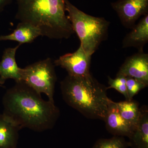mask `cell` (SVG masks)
<instances>
[{
  "label": "cell",
  "instance_id": "cell-1",
  "mask_svg": "<svg viewBox=\"0 0 148 148\" xmlns=\"http://www.w3.org/2000/svg\"><path fill=\"white\" fill-rule=\"evenodd\" d=\"M3 114L20 129L36 132L52 129L60 116L54 103L46 101L24 82H16L7 90L3 98Z\"/></svg>",
  "mask_w": 148,
  "mask_h": 148
},
{
  "label": "cell",
  "instance_id": "cell-2",
  "mask_svg": "<svg viewBox=\"0 0 148 148\" xmlns=\"http://www.w3.org/2000/svg\"><path fill=\"white\" fill-rule=\"evenodd\" d=\"M15 18L39 29L51 39L69 38L74 33L66 14V0H16Z\"/></svg>",
  "mask_w": 148,
  "mask_h": 148
},
{
  "label": "cell",
  "instance_id": "cell-3",
  "mask_svg": "<svg viewBox=\"0 0 148 148\" xmlns=\"http://www.w3.org/2000/svg\"><path fill=\"white\" fill-rule=\"evenodd\" d=\"M63 99L86 118L104 121L112 102L107 87L90 74L82 77L68 75L60 83Z\"/></svg>",
  "mask_w": 148,
  "mask_h": 148
},
{
  "label": "cell",
  "instance_id": "cell-4",
  "mask_svg": "<svg viewBox=\"0 0 148 148\" xmlns=\"http://www.w3.org/2000/svg\"><path fill=\"white\" fill-rule=\"evenodd\" d=\"M66 10L74 33L80 41L83 49L92 56L101 42L107 39L110 22L103 17L85 13L66 0Z\"/></svg>",
  "mask_w": 148,
  "mask_h": 148
},
{
  "label": "cell",
  "instance_id": "cell-5",
  "mask_svg": "<svg viewBox=\"0 0 148 148\" xmlns=\"http://www.w3.org/2000/svg\"><path fill=\"white\" fill-rule=\"evenodd\" d=\"M53 63L47 58L21 69V81L41 95L44 93L48 101L54 103L55 84L57 81Z\"/></svg>",
  "mask_w": 148,
  "mask_h": 148
},
{
  "label": "cell",
  "instance_id": "cell-6",
  "mask_svg": "<svg viewBox=\"0 0 148 148\" xmlns=\"http://www.w3.org/2000/svg\"><path fill=\"white\" fill-rule=\"evenodd\" d=\"M111 5L127 29H132L141 16L148 14V0H118Z\"/></svg>",
  "mask_w": 148,
  "mask_h": 148
},
{
  "label": "cell",
  "instance_id": "cell-7",
  "mask_svg": "<svg viewBox=\"0 0 148 148\" xmlns=\"http://www.w3.org/2000/svg\"><path fill=\"white\" fill-rule=\"evenodd\" d=\"M91 56L86 53L80 45L75 51L66 53L54 61V66H60L66 70L68 75L82 77L90 75Z\"/></svg>",
  "mask_w": 148,
  "mask_h": 148
},
{
  "label": "cell",
  "instance_id": "cell-8",
  "mask_svg": "<svg viewBox=\"0 0 148 148\" xmlns=\"http://www.w3.org/2000/svg\"><path fill=\"white\" fill-rule=\"evenodd\" d=\"M116 75L131 77L148 85V54L138 51L127 57Z\"/></svg>",
  "mask_w": 148,
  "mask_h": 148
},
{
  "label": "cell",
  "instance_id": "cell-9",
  "mask_svg": "<svg viewBox=\"0 0 148 148\" xmlns=\"http://www.w3.org/2000/svg\"><path fill=\"white\" fill-rule=\"evenodd\" d=\"M104 121L107 130L114 136L129 138L135 130L123 118L115 102L112 101L109 106Z\"/></svg>",
  "mask_w": 148,
  "mask_h": 148
},
{
  "label": "cell",
  "instance_id": "cell-10",
  "mask_svg": "<svg viewBox=\"0 0 148 148\" xmlns=\"http://www.w3.org/2000/svg\"><path fill=\"white\" fill-rule=\"evenodd\" d=\"M21 44L13 48L5 49L0 61V85H2L8 79L14 80L15 82L21 81V68L16 64L15 56Z\"/></svg>",
  "mask_w": 148,
  "mask_h": 148
},
{
  "label": "cell",
  "instance_id": "cell-11",
  "mask_svg": "<svg viewBox=\"0 0 148 148\" xmlns=\"http://www.w3.org/2000/svg\"><path fill=\"white\" fill-rule=\"evenodd\" d=\"M148 42V14L144 16L131 32L124 37L122 42L123 48L135 47L138 51H143Z\"/></svg>",
  "mask_w": 148,
  "mask_h": 148
},
{
  "label": "cell",
  "instance_id": "cell-12",
  "mask_svg": "<svg viewBox=\"0 0 148 148\" xmlns=\"http://www.w3.org/2000/svg\"><path fill=\"white\" fill-rule=\"evenodd\" d=\"M20 130L8 117L0 114V148H16Z\"/></svg>",
  "mask_w": 148,
  "mask_h": 148
},
{
  "label": "cell",
  "instance_id": "cell-13",
  "mask_svg": "<svg viewBox=\"0 0 148 148\" xmlns=\"http://www.w3.org/2000/svg\"><path fill=\"white\" fill-rule=\"evenodd\" d=\"M139 121L132 136L129 139L131 148H148V110L147 107L140 108Z\"/></svg>",
  "mask_w": 148,
  "mask_h": 148
},
{
  "label": "cell",
  "instance_id": "cell-14",
  "mask_svg": "<svg viewBox=\"0 0 148 148\" xmlns=\"http://www.w3.org/2000/svg\"><path fill=\"white\" fill-rule=\"evenodd\" d=\"M39 36L40 32L38 28L29 23L20 22L12 34L0 36V41H15L22 45L31 43Z\"/></svg>",
  "mask_w": 148,
  "mask_h": 148
},
{
  "label": "cell",
  "instance_id": "cell-15",
  "mask_svg": "<svg viewBox=\"0 0 148 148\" xmlns=\"http://www.w3.org/2000/svg\"><path fill=\"white\" fill-rule=\"evenodd\" d=\"M120 114L127 123L135 129L139 121L140 109L137 101H130L115 102Z\"/></svg>",
  "mask_w": 148,
  "mask_h": 148
},
{
  "label": "cell",
  "instance_id": "cell-16",
  "mask_svg": "<svg viewBox=\"0 0 148 148\" xmlns=\"http://www.w3.org/2000/svg\"><path fill=\"white\" fill-rule=\"evenodd\" d=\"M130 143L124 138L114 136L109 139L98 140L92 148H127Z\"/></svg>",
  "mask_w": 148,
  "mask_h": 148
},
{
  "label": "cell",
  "instance_id": "cell-17",
  "mask_svg": "<svg viewBox=\"0 0 148 148\" xmlns=\"http://www.w3.org/2000/svg\"><path fill=\"white\" fill-rule=\"evenodd\" d=\"M126 77L122 75H116V77L113 79L108 77L109 86L107 89L114 88L124 95L125 100L128 101L127 88L126 85Z\"/></svg>",
  "mask_w": 148,
  "mask_h": 148
},
{
  "label": "cell",
  "instance_id": "cell-18",
  "mask_svg": "<svg viewBox=\"0 0 148 148\" xmlns=\"http://www.w3.org/2000/svg\"><path fill=\"white\" fill-rule=\"evenodd\" d=\"M126 85L127 88L128 101L132 100L133 97L140 90L147 87V86L138 80L131 77H126Z\"/></svg>",
  "mask_w": 148,
  "mask_h": 148
},
{
  "label": "cell",
  "instance_id": "cell-19",
  "mask_svg": "<svg viewBox=\"0 0 148 148\" xmlns=\"http://www.w3.org/2000/svg\"><path fill=\"white\" fill-rule=\"evenodd\" d=\"M12 0H0V12H1L5 6L10 4Z\"/></svg>",
  "mask_w": 148,
  "mask_h": 148
},
{
  "label": "cell",
  "instance_id": "cell-20",
  "mask_svg": "<svg viewBox=\"0 0 148 148\" xmlns=\"http://www.w3.org/2000/svg\"><path fill=\"white\" fill-rule=\"evenodd\" d=\"M0 87H4V86H3L2 85H0Z\"/></svg>",
  "mask_w": 148,
  "mask_h": 148
}]
</instances>
